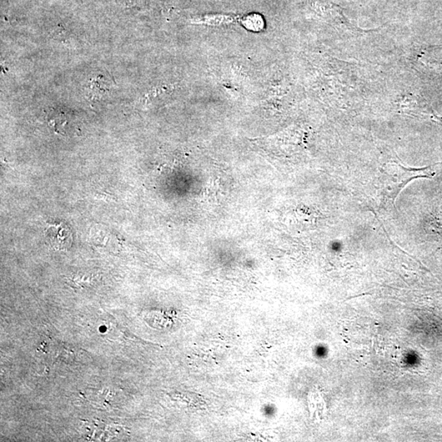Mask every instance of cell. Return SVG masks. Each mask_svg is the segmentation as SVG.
Wrapping results in <instances>:
<instances>
[{
    "label": "cell",
    "mask_w": 442,
    "mask_h": 442,
    "mask_svg": "<svg viewBox=\"0 0 442 442\" xmlns=\"http://www.w3.org/2000/svg\"><path fill=\"white\" fill-rule=\"evenodd\" d=\"M114 87L112 77L107 73H97L89 79L87 87V96L91 103H99L108 96Z\"/></svg>",
    "instance_id": "obj_1"
},
{
    "label": "cell",
    "mask_w": 442,
    "mask_h": 442,
    "mask_svg": "<svg viewBox=\"0 0 442 442\" xmlns=\"http://www.w3.org/2000/svg\"><path fill=\"white\" fill-rule=\"evenodd\" d=\"M45 235L55 250H67L72 246L71 231L62 224L49 225L45 230Z\"/></svg>",
    "instance_id": "obj_2"
},
{
    "label": "cell",
    "mask_w": 442,
    "mask_h": 442,
    "mask_svg": "<svg viewBox=\"0 0 442 442\" xmlns=\"http://www.w3.org/2000/svg\"><path fill=\"white\" fill-rule=\"evenodd\" d=\"M115 4L123 8H132L137 7L142 0H114Z\"/></svg>",
    "instance_id": "obj_3"
}]
</instances>
